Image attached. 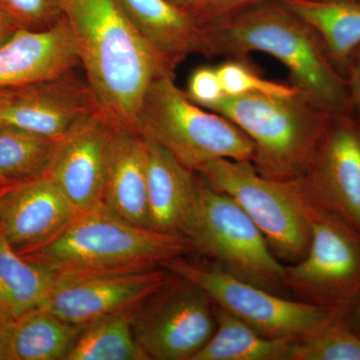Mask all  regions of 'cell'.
<instances>
[{
	"instance_id": "836d02e7",
	"label": "cell",
	"mask_w": 360,
	"mask_h": 360,
	"mask_svg": "<svg viewBox=\"0 0 360 360\" xmlns=\"http://www.w3.org/2000/svg\"><path fill=\"white\" fill-rule=\"evenodd\" d=\"M16 30L18 27L14 25L13 21L9 20L2 11H0V44H4Z\"/></svg>"
},
{
	"instance_id": "7a4b0ae2",
	"label": "cell",
	"mask_w": 360,
	"mask_h": 360,
	"mask_svg": "<svg viewBox=\"0 0 360 360\" xmlns=\"http://www.w3.org/2000/svg\"><path fill=\"white\" fill-rule=\"evenodd\" d=\"M205 30L212 58L269 54L288 68L290 84L307 103L330 115H354L347 79L321 37L279 0H262Z\"/></svg>"
},
{
	"instance_id": "7c38bea8",
	"label": "cell",
	"mask_w": 360,
	"mask_h": 360,
	"mask_svg": "<svg viewBox=\"0 0 360 360\" xmlns=\"http://www.w3.org/2000/svg\"><path fill=\"white\" fill-rule=\"evenodd\" d=\"M300 180L312 205L360 232V120L356 116L331 115Z\"/></svg>"
},
{
	"instance_id": "603a6c76",
	"label": "cell",
	"mask_w": 360,
	"mask_h": 360,
	"mask_svg": "<svg viewBox=\"0 0 360 360\" xmlns=\"http://www.w3.org/2000/svg\"><path fill=\"white\" fill-rule=\"evenodd\" d=\"M215 304V303H214ZM217 328L193 360H293L300 341L274 340L215 304Z\"/></svg>"
},
{
	"instance_id": "d590c367",
	"label": "cell",
	"mask_w": 360,
	"mask_h": 360,
	"mask_svg": "<svg viewBox=\"0 0 360 360\" xmlns=\"http://www.w3.org/2000/svg\"><path fill=\"white\" fill-rule=\"evenodd\" d=\"M11 184H11V182H9L8 180H6L0 175V193H1L4 189H6L7 186H11Z\"/></svg>"
},
{
	"instance_id": "8d00e7d4",
	"label": "cell",
	"mask_w": 360,
	"mask_h": 360,
	"mask_svg": "<svg viewBox=\"0 0 360 360\" xmlns=\"http://www.w3.org/2000/svg\"><path fill=\"white\" fill-rule=\"evenodd\" d=\"M0 129H1V127H0Z\"/></svg>"
},
{
	"instance_id": "4dcf8cb0",
	"label": "cell",
	"mask_w": 360,
	"mask_h": 360,
	"mask_svg": "<svg viewBox=\"0 0 360 360\" xmlns=\"http://www.w3.org/2000/svg\"><path fill=\"white\" fill-rule=\"evenodd\" d=\"M345 75L352 113L360 120V46L348 61Z\"/></svg>"
},
{
	"instance_id": "e0dca14e",
	"label": "cell",
	"mask_w": 360,
	"mask_h": 360,
	"mask_svg": "<svg viewBox=\"0 0 360 360\" xmlns=\"http://www.w3.org/2000/svg\"><path fill=\"white\" fill-rule=\"evenodd\" d=\"M143 139L148 148L150 229L186 236L200 200V177L155 139L148 136Z\"/></svg>"
},
{
	"instance_id": "3957f363",
	"label": "cell",
	"mask_w": 360,
	"mask_h": 360,
	"mask_svg": "<svg viewBox=\"0 0 360 360\" xmlns=\"http://www.w3.org/2000/svg\"><path fill=\"white\" fill-rule=\"evenodd\" d=\"M193 251L186 236L130 224L101 205L78 213L58 238L22 257L63 274H96L158 269Z\"/></svg>"
},
{
	"instance_id": "83f0119b",
	"label": "cell",
	"mask_w": 360,
	"mask_h": 360,
	"mask_svg": "<svg viewBox=\"0 0 360 360\" xmlns=\"http://www.w3.org/2000/svg\"><path fill=\"white\" fill-rule=\"evenodd\" d=\"M2 11L18 28L40 30L65 18L63 0H0Z\"/></svg>"
},
{
	"instance_id": "9a60e30c",
	"label": "cell",
	"mask_w": 360,
	"mask_h": 360,
	"mask_svg": "<svg viewBox=\"0 0 360 360\" xmlns=\"http://www.w3.org/2000/svg\"><path fill=\"white\" fill-rule=\"evenodd\" d=\"M78 213L46 175L18 182L0 193V234L25 255L58 238Z\"/></svg>"
},
{
	"instance_id": "ac0fdd59",
	"label": "cell",
	"mask_w": 360,
	"mask_h": 360,
	"mask_svg": "<svg viewBox=\"0 0 360 360\" xmlns=\"http://www.w3.org/2000/svg\"><path fill=\"white\" fill-rule=\"evenodd\" d=\"M103 205L130 224L148 227V148L139 132L115 129L106 172Z\"/></svg>"
},
{
	"instance_id": "ffe728a7",
	"label": "cell",
	"mask_w": 360,
	"mask_h": 360,
	"mask_svg": "<svg viewBox=\"0 0 360 360\" xmlns=\"http://www.w3.org/2000/svg\"><path fill=\"white\" fill-rule=\"evenodd\" d=\"M321 37L331 60L345 75L360 46V0H279Z\"/></svg>"
},
{
	"instance_id": "484cf974",
	"label": "cell",
	"mask_w": 360,
	"mask_h": 360,
	"mask_svg": "<svg viewBox=\"0 0 360 360\" xmlns=\"http://www.w3.org/2000/svg\"><path fill=\"white\" fill-rule=\"evenodd\" d=\"M341 316L300 341L293 360H360V335Z\"/></svg>"
},
{
	"instance_id": "52a82bcc",
	"label": "cell",
	"mask_w": 360,
	"mask_h": 360,
	"mask_svg": "<svg viewBox=\"0 0 360 360\" xmlns=\"http://www.w3.org/2000/svg\"><path fill=\"white\" fill-rule=\"evenodd\" d=\"M186 236L194 251L226 274L291 297L286 288L285 265L270 250L257 224L231 196L214 191L201 179L200 200Z\"/></svg>"
},
{
	"instance_id": "277c9868",
	"label": "cell",
	"mask_w": 360,
	"mask_h": 360,
	"mask_svg": "<svg viewBox=\"0 0 360 360\" xmlns=\"http://www.w3.org/2000/svg\"><path fill=\"white\" fill-rule=\"evenodd\" d=\"M212 111L250 137L258 174L279 180L302 179L333 115L300 96L267 94L226 96Z\"/></svg>"
},
{
	"instance_id": "5b68a950",
	"label": "cell",
	"mask_w": 360,
	"mask_h": 360,
	"mask_svg": "<svg viewBox=\"0 0 360 360\" xmlns=\"http://www.w3.org/2000/svg\"><path fill=\"white\" fill-rule=\"evenodd\" d=\"M137 132L155 139L188 169L212 161H250L255 146L233 122L207 112L175 84L174 75L158 77L142 104Z\"/></svg>"
},
{
	"instance_id": "d4e9b609",
	"label": "cell",
	"mask_w": 360,
	"mask_h": 360,
	"mask_svg": "<svg viewBox=\"0 0 360 360\" xmlns=\"http://www.w3.org/2000/svg\"><path fill=\"white\" fill-rule=\"evenodd\" d=\"M56 146V139L13 127H1L0 175L11 184L45 176Z\"/></svg>"
},
{
	"instance_id": "8992f818",
	"label": "cell",
	"mask_w": 360,
	"mask_h": 360,
	"mask_svg": "<svg viewBox=\"0 0 360 360\" xmlns=\"http://www.w3.org/2000/svg\"><path fill=\"white\" fill-rule=\"evenodd\" d=\"M200 179L227 194L262 232L270 250L284 265L300 262L309 248V202L302 180L269 179L250 161L219 160L198 170Z\"/></svg>"
},
{
	"instance_id": "30bf717a",
	"label": "cell",
	"mask_w": 360,
	"mask_h": 360,
	"mask_svg": "<svg viewBox=\"0 0 360 360\" xmlns=\"http://www.w3.org/2000/svg\"><path fill=\"white\" fill-rule=\"evenodd\" d=\"M215 328L212 298L177 276L134 314L135 338L148 359L193 360Z\"/></svg>"
},
{
	"instance_id": "5bb4252c",
	"label": "cell",
	"mask_w": 360,
	"mask_h": 360,
	"mask_svg": "<svg viewBox=\"0 0 360 360\" xmlns=\"http://www.w3.org/2000/svg\"><path fill=\"white\" fill-rule=\"evenodd\" d=\"M115 129L103 111L97 110L56 141L46 176L79 213L103 205Z\"/></svg>"
},
{
	"instance_id": "7402d4cb",
	"label": "cell",
	"mask_w": 360,
	"mask_h": 360,
	"mask_svg": "<svg viewBox=\"0 0 360 360\" xmlns=\"http://www.w3.org/2000/svg\"><path fill=\"white\" fill-rule=\"evenodd\" d=\"M84 328L51 309L32 310L11 324L6 360H65Z\"/></svg>"
},
{
	"instance_id": "4316f807",
	"label": "cell",
	"mask_w": 360,
	"mask_h": 360,
	"mask_svg": "<svg viewBox=\"0 0 360 360\" xmlns=\"http://www.w3.org/2000/svg\"><path fill=\"white\" fill-rule=\"evenodd\" d=\"M220 82L227 96L245 94L296 96L300 91L292 84H279L258 75L245 58H231L217 65Z\"/></svg>"
},
{
	"instance_id": "f546056e",
	"label": "cell",
	"mask_w": 360,
	"mask_h": 360,
	"mask_svg": "<svg viewBox=\"0 0 360 360\" xmlns=\"http://www.w3.org/2000/svg\"><path fill=\"white\" fill-rule=\"evenodd\" d=\"M262 0H193L184 9L200 27L220 22Z\"/></svg>"
},
{
	"instance_id": "cb8c5ba5",
	"label": "cell",
	"mask_w": 360,
	"mask_h": 360,
	"mask_svg": "<svg viewBox=\"0 0 360 360\" xmlns=\"http://www.w3.org/2000/svg\"><path fill=\"white\" fill-rule=\"evenodd\" d=\"M134 312L110 315L85 326L65 360H149L135 338Z\"/></svg>"
},
{
	"instance_id": "2e32d148",
	"label": "cell",
	"mask_w": 360,
	"mask_h": 360,
	"mask_svg": "<svg viewBox=\"0 0 360 360\" xmlns=\"http://www.w3.org/2000/svg\"><path fill=\"white\" fill-rule=\"evenodd\" d=\"M79 65L77 41L65 15L45 30L18 28L0 44V89L60 77Z\"/></svg>"
},
{
	"instance_id": "ba28073f",
	"label": "cell",
	"mask_w": 360,
	"mask_h": 360,
	"mask_svg": "<svg viewBox=\"0 0 360 360\" xmlns=\"http://www.w3.org/2000/svg\"><path fill=\"white\" fill-rule=\"evenodd\" d=\"M163 267L195 284L217 307L274 340H307L342 315L245 283L208 262L200 264L182 257L168 260Z\"/></svg>"
},
{
	"instance_id": "44dd1931",
	"label": "cell",
	"mask_w": 360,
	"mask_h": 360,
	"mask_svg": "<svg viewBox=\"0 0 360 360\" xmlns=\"http://www.w3.org/2000/svg\"><path fill=\"white\" fill-rule=\"evenodd\" d=\"M58 271L26 259L0 234V309L15 319L46 309Z\"/></svg>"
},
{
	"instance_id": "9c48e42d",
	"label": "cell",
	"mask_w": 360,
	"mask_h": 360,
	"mask_svg": "<svg viewBox=\"0 0 360 360\" xmlns=\"http://www.w3.org/2000/svg\"><path fill=\"white\" fill-rule=\"evenodd\" d=\"M309 202L311 238L304 257L285 265L291 297L345 314L360 297V232Z\"/></svg>"
},
{
	"instance_id": "6da1fadb",
	"label": "cell",
	"mask_w": 360,
	"mask_h": 360,
	"mask_svg": "<svg viewBox=\"0 0 360 360\" xmlns=\"http://www.w3.org/2000/svg\"><path fill=\"white\" fill-rule=\"evenodd\" d=\"M63 11L99 108L116 129L137 132L149 87L177 65L149 44L117 0H63Z\"/></svg>"
},
{
	"instance_id": "d6986e66",
	"label": "cell",
	"mask_w": 360,
	"mask_h": 360,
	"mask_svg": "<svg viewBox=\"0 0 360 360\" xmlns=\"http://www.w3.org/2000/svg\"><path fill=\"white\" fill-rule=\"evenodd\" d=\"M153 49L179 65L191 54L212 58L205 28L168 0H117Z\"/></svg>"
},
{
	"instance_id": "d6a6232c",
	"label": "cell",
	"mask_w": 360,
	"mask_h": 360,
	"mask_svg": "<svg viewBox=\"0 0 360 360\" xmlns=\"http://www.w3.org/2000/svg\"><path fill=\"white\" fill-rule=\"evenodd\" d=\"M341 317L348 328L360 335V297Z\"/></svg>"
},
{
	"instance_id": "1f68e13d",
	"label": "cell",
	"mask_w": 360,
	"mask_h": 360,
	"mask_svg": "<svg viewBox=\"0 0 360 360\" xmlns=\"http://www.w3.org/2000/svg\"><path fill=\"white\" fill-rule=\"evenodd\" d=\"M14 319L0 309V360H6L7 342Z\"/></svg>"
},
{
	"instance_id": "f1b7e54d",
	"label": "cell",
	"mask_w": 360,
	"mask_h": 360,
	"mask_svg": "<svg viewBox=\"0 0 360 360\" xmlns=\"http://www.w3.org/2000/svg\"><path fill=\"white\" fill-rule=\"evenodd\" d=\"M186 94L193 103L212 110L226 96L217 66H201L194 70L187 82Z\"/></svg>"
},
{
	"instance_id": "4fadbf2b",
	"label": "cell",
	"mask_w": 360,
	"mask_h": 360,
	"mask_svg": "<svg viewBox=\"0 0 360 360\" xmlns=\"http://www.w3.org/2000/svg\"><path fill=\"white\" fill-rule=\"evenodd\" d=\"M97 110L89 84L73 70L37 84L0 89V127L56 141Z\"/></svg>"
},
{
	"instance_id": "8fae6325",
	"label": "cell",
	"mask_w": 360,
	"mask_h": 360,
	"mask_svg": "<svg viewBox=\"0 0 360 360\" xmlns=\"http://www.w3.org/2000/svg\"><path fill=\"white\" fill-rule=\"evenodd\" d=\"M176 277L165 267L130 271L58 272L46 309L85 326L123 312L136 311Z\"/></svg>"
},
{
	"instance_id": "e575fe53",
	"label": "cell",
	"mask_w": 360,
	"mask_h": 360,
	"mask_svg": "<svg viewBox=\"0 0 360 360\" xmlns=\"http://www.w3.org/2000/svg\"><path fill=\"white\" fill-rule=\"evenodd\" d=\"M168 1H170L172 4H175V6L180 7V8L184 9L186 6H188L193 0H168Z\"/></svg>"
}]
</instances>
